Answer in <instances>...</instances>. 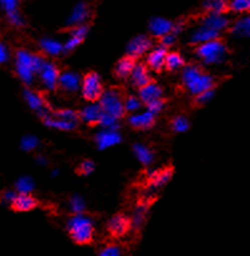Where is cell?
<instances>
[{"instance_id":"1","label":"cell","mask_w":250,"mask_h":256,"mask_svg":"<svg viewBox=\"0 0 250 256\" xmlns=\"http://www.w3.org/2000/svg\"><path fill=\"white\" fill-rule=\"evenodd\" d=\"M44 59L41 56L21 49L16 54V72L21 80L26 84H32L34 78L41 70Z\"/></svg>"},{"instance_id":"2","label":"cell","mask_w":250,"mask_h":256,"mask_svg":"<svg viewBox=\"0 0 250 256\" xmlns=\"http://www.w3.org/2000/svg\"><path fill=\"white\" fill-rule=\"evenodd\" d=\"M67 230L71 238L77 245H88L93 241L95 226H93V221L88 216L82 215V214L74 215L68 221Z\"/></svg>"},{"instance_id":"3","label":"cell","mask_w":250,"mask_h":256,"mask_svg":"<svg viewBox=\"0 0 250 256\" xmlns=\"http://www.w3.org/2000/svg\"><path fill=\"white\" fill-rule=\"evenodd\" d=\"M182 83L190 94L197 96L205 90H214V80L211 76L202 72L196 66H189L182 73Z\"/></svg>"},{"instance_id":"4","label":"cell","mask_w":250,"mask_h":256,"mask_svg":"<svg viewBox=\"0 0 250 256\" xmlns=\"http://www.w3.org/2000/svg\"><path fill=\"white\" fill-rule=\"evenodd\" d=\"M43 118L47 127L59 131H72L78 124L79 114L73 110H61L57 112H48Z\"/></svg>"},{"instance_id":"5","label":"cell","mask_w":250,"mask_h":256,"mask_svg":"<svg viewBox=\"0 0 250 256\" xmlns=\"http://www.w3.org/2000/svg\"><path fill=\"white\" fill-rule=\"evenodd\" d=\"M98 104L102 108V112L105 114L115 117L116 120H120L125 114V107H123V97L121 92L116 88H110L107 90H103L102 96L98 100Z\"/></svg>"},{"instance_id":"6","label":"cell","mask_w":250,"mask_h":256,"mask_svg":"<svg viewBox=\"0 0 250 256\" xmlns=\"http://www.w3.org/2000/svg\"><path fill=\"white\" fill-rule=\"evenodd\" d=\"M226 46L220 39L206 42L197 46V56L205 64H217L221 63L226 56Z\"/></svg>"},{"instance_id":"7","label":"cell","mask_w":250,"mask_h":256,"mask_svg":"<svg viewBox=\"0 0 250 256\" xmlns=\"http://www.w3.org/2000/svg\"><path fill=\"white\" fill-rule=\"evenodd\" d=\"M81 90L87 102H98L103 93V84L100 76L95 72L86 74L81 80Z\"/></svg>"},{"instance_id":"8","label":"cell","mask_w":250,"mask_h":256,"mask_svg":"<svg viewBox=\"0 0 250 256\" xmlns=\"http://www.w3.org/2000/svg\"><path fill=\"white\" fill-rule=\"evenodd\" d=\"M91 18V6L85 0H81L76 6H73V9L69 13L68 18H67V26H83V24L87 23L88 19Z\"/></svg>"},{"instance_id":"9","label":"cell","mask_w":250,"mask_h":256,"mask_svg":"<svg viewBox=\"0 0 250 256\" xmlns=\"http://www.w3.org/2000/svg\"><path fill=\"white\" fill-rule=\"evenodd\" d=\"M38 74L39 77H41L42 83H43V86L47 88V90H54L57 87H58L59 70L54 63L44 60L43 66H42Z\"/></svg>"},{"instance_id":"10","label":"cell","mask_w":250,"mask_h":256,"mask_svg":"<svg viewBox=\"0 0 250 256\" xmlns=\"http://www.w3.org/2000/svg\"><path fill=\"white\" fill-rule=\"evenodd\" d=\"M108 232L113 236V238H123L128 234V231L132 228L131 225V218L125 214H117L113 216L108 222Z\"/></svg>"},{"instance_id":"11","label":"cell","mask_w":250,"mask_h":256,"mask_svg":"<svg viewBox=\"0 0 250 256\" xmlns=\"http://www.w3.org/2000/svg\"><path fill=\"white\" fill-rule=\"evenodd\" d=\"M152 48V40L147 36H137L128 43L127 56L132 59L145 56Z\"/></svg>"},{"instance_id":"12","label":"cell","mask_w":250,"mask_h":256,"mask_svg":"<svg viewBox=\"0 0 250 256\" xmlns=\"http://www.w3.org/2000/svg\"><path fill=\"white\" fill-rule=\"evenodd\" d=\"M148 29H150V33L153 36H156V38H162L166 34L172 33V30H174V22L162 18V16H155V18H152L150 20Z\"/></svg>"},{"instance_id":"13","label":"cell","mask_w":250,"mask_h":256,"mask_svg":"<svg viewBox=\"0 0 250 256\" xmlns=\"http://www.w3.org/2000/svg\"><path fill=\"white\" fill-rule=\"evenodd\" d=\"M172 174H174V171H172L171 167H166V168L161 170V171L150 172L147 177L148 190H158L163 187L171 180Z\"/></svg>"},{"instance_id":"14","label":"cell","mask_w":250,"mask_h":256,"mask_svg":"<svg viewBox=\"0 0 250 256\" xmlns=\"http://www.w3.org/2000/svg\"><path fill=\"white\" fill-rule=\"evenodd\" d=\"M201 24L214 29L217 33L221 34L225 29L229 28V18L225 16V13H206L202 18Z\"/></svg>"},{"instance_id":"15","label":"cell","mask_w":250,"mask_h":256,"mask_svg":"<svg viewBox=\"0 0 250 256\" xmlns=\"http://www.w3.org/2000/svg\"><path fill=\"white\" fill-rule=\"evenodd\" d=\"M24 98H26V102L28 103L31 110H33L34 112L38 113L41 117H44V116L49 112L48 104H47L44 98L42 97L39 93L34 92V90H27L26 92H24Z\"/></svg>"},{"instance_id":"16","label":"cell","mask_w":250,"mask_h":256,"mask_svg":"<svg viewBox=\"0 0 250 256\" xmlns=\"http://www.w3.org/2000/svg\"><path fill=\"white\" fill-rule=\"evenodd\" d=\"M162 88L153 82H150L146 86H143V87H141L140 92H138V98H140L141 103L146 106L157 100H162Z\"/></svg>"},{"instance_id":"17","label":"cell","mask_w":250,"mask_h":256,"mask_svg":"<svg viewBox=\"0 0 250 256\" xmlns=\"http://www.w3.org/2000/svg\"><path fill=\"white\" fill-rule=\"evenodd\" d=\"M88 34V26L83 24V26H73L71 30V34H69L68 40L66 42V44L63 46L64 50L71 52L73 49H76L77 46H81L83 43V40L86 39Z\"/></svg>"},{"instance_id":"18","label":"cell","mask_w":250,"mask_h":256,"mask_svg":"<svg viewBox=\"0 0 250 256\" xmlns=\"http://www.w3.org/2000/svg\"><path fill=\"white\" fill-rule=\"evenodd\" d=\"M128 123L136 130H148L155 124V114L150 110L135 112L128 118Z\"/></svg>"},{"instance_id":"19","label":"cell","mask_w":250,"mask_h":256,"mask_svg":"<svg viewBox=\"0 0 250 256\" xmlns=\"http://www.w3.org/2000/svg\"><path fill=\"white\" fill-rule=\"evenodd\" d=\"M121 142V134H118L117 130H107L105 128L103 131L96 136V144H97L98 148L106 150L110 147L116 146Z\"/></svg>"},{"instance_id":"20","label":"cell","mask_w":250,"mask_h":256,"mask_svg":"<svg viewBox=\"0 0 250 256\" xmlns=\"http://www.w3.org/2000/svg\"><path fill=\"white\" fill-rule=\"evenodd\" d=\"M167 50L163 46H157V48L152 49L150 53L147 54V58H146V67H148L150 70H155V72H160L161 70L165 68V59Z\"/></svg>"},{"instance_id":"21","label":"cell","mask_w":250,"mask_h":256,"mask_svg":"<svg viewBox=\"0 0 250 256\" xmlns=\"http://www.w3.org/2000/svg\"><path fill=\"white\" fill-rule=\"evenodd\" d=\"M103 112L98 102H90L79 113V120H82L87 124H98Z\"/></svg>"},{"instance_id":"22","label":"cell","mask_w":250,"mask_h":256,"mask_svg":"<svg viewBox=\"0 0 250 256\" xmlns=\"http://www.w3.org/2000/svg\"><path fill=\"white\" fill-rule=\"evenodd\" d=\"M81 77L74 72H64L59 74L58 86L67 93H74L81 90Z\"/></svg>"},{"instance_id":"23","label":"cell","mask_w":250,"mask_h":256,"mask_svg":"<svg viewBox=\"0 0 250 256\" xmlns=\"http://www.w3.org/2000/svg\"><path fill=\"white\" fill-rule=\"evenodd\" d=\"M219 36H220V33H217L216 30L204 26V24H200V26L191 33V38H190V40H191V43L197 44V46H199V44L206 43V42L219 39Z\"/></svg>"},{"instance_id":"24","label":"cell","mask_w":250,"mask_h":256,"mask_svg":"<svg viewBox=\"0 0 250 256\" xmlns=\"http://www.w3.org/2000/svg\"><path fill=\"white\" fill-rule=\"evenodd\" d=\"M130 80L131 83L137 88H141L143 87V86L147 84V83L152 82V80H151V74L148 68L146 67L145 64L141 63L135 64V67H133L132 72H131Z\"/></svg>"},{"instance_id":"25","label":"cell","mask_w":250,"mask_h":256,"mask_svg":"<svg viewBox=\"0 0 250 256\" xmlns=\"http://www.w3.org/2000/svg\"><path fill=\"white\" fill-rule=\"evenodd\" d=\"M37 205L38 202L31 194H17L11 206L18 212H28V211L34 210Z\"/></svg>"},{"instance_id":"26","label":"cell","mask_w":250,"mask_h":256,"mask_svg":"<svg viewBox=\"0 0 250 256\" xmlns=\"http://www.w3.org/2000/svg\"><path fill=\"white\" fill-rule=\"evenodd\" d=\"M230 32L236 38H249L250 34V18L249 16L244 14V16H240L239 19L232 23V26H230Z\"/></svg>"},{"instance_id":"27","label":"cell","mask_w":250,"mask_h":256,"mask_svg":"<svg viewBox=\"0 0 250 256\" xmlns=\"http://www.w3.org/2000/svg\"><path fill=\"white\" fill-rule=\"evenodd\" d=\"M135 59H132L131 56H125V58L121 59L120 62L116 66L115 73L120 80H126V78H130L131 72H132L133 67H135Z\"/></svg>"},{"instance_id":"28","label":"cell","mask_w":250,"mask_h":256,"mask_svg":"<svg viewBox=\"0 0 250 256\" xmlns=\"http://www.w3.org/2000/svg\"><path fill=\"white\" fill-rule=\"evenodd\" d=\"M41 48L42 50L46 54L52 56H57L64 52L63 48V44L61 42L56 40V39H52V38H43L41 40Z\"/></svg>"},{"instance_id":"29","label":"cell","mask_w":250,"mask_h":256,"mask_svg":"<svg viewBox=\"0 0 250 256\" xmlns=\"http://www.w3.org/2000/svg\"><path fill=\"white\" fill-rule=\"evenodd\" d=\"M185 66V60L182 56L177 52H171V53L166 54L165 59V68L170 72H176V70H181Z\"/></svg>"},{"instance_id":"30","label":"cell","mask_w":250,"mask_h":256,"mask_svg":"<svg viewBox=\"0 0 250 256\" xmlns=\"http://www.w3.org/2000/svg\"><path fill=\"white\" fill-rule=\"evenodd\" d=\"M133 152H135V156L143 166H150L153 162V152L148 148L145 144H137L133 146Z\"/></svg>"},{"instance_id":"31","label":"cell","mask_w":250,"mask_h":256,"mask_svg":"<svg viewBox=\"0 0 250 256\" xmlns=\"http://www.w3.org/2000/svg\"><path fill=\"white\" fill-rule=\"evenodd\" d=\"M229 0H204L202 9L206 13H225Z\"/></svg>"},{"instance_id":"32","label":"cell","mask_w":250,"mask_h":256,"mask_svg":"<svg viewBox=\"0 0 250 256\" xmlns=\"http://www.w3.org/2000/svg\"><path fill=\"white\" fill-rule=\"evenodd\" d=\"M230 13L244 16L250 10V0H229L227 9Z\"/></svg>"},{"instance_id":"33","label":"cell","mask_w":250,"mask_h":256,"mask_svg":"<svg viewBox=\"0 0 250 256\" xmlns=\"http://www.w3.org/2000/svg\"><path fill=\"white\" fill-rule=\"evenodd\" d=\"M146 218H147V206L146 205H138L136 206L135 211L132 214L131 218V225L133 228H141L145 222Z\"/></svg>"},{"instance_id":"34","label":"cell","mask_w":250,"mask_h":256,"mask_svg":"<svg viewBox=\"0 0 250 256\" xmlns=\"http://www.w3.org/2000/svg\"><path fill=\"white\" fill-rule=\"evenodd\" d=\"M16 188L18 194H31L34 188V182L31 177H22L16 184Z\"/></svg>"},{"instance_id":"35","label":"cell","mask_w":250,"mask_h":256,"mask_svg":"<svg viewBox=\"0 0 250 256\" xmlns=\"http://www.w3.org/2000/svg\"><path fill=\"white\" fill-rule=\"evenodd\" d=\"M171 127L175 132L177 134H182V132H186L190 127L189 120H187L185 116H177L172 120Z\"/></svg>"},{"instance_id":"36","label":"cell","mask_w":250,"mask_h":256,"mask_svg":"<svg viewBox=\"0 0 250 256\" xmlns=\"http://www.w3.org/2000/svg\"><path fill=\"white\" fill-rule=\"evenodd\" d=\"M141 100L140 98L136 97V96H130L126 100H123V107H125V112H130V113H135L137 112L138 110L141 108Z\"/></svg>"},{"instance_id":"37","label":"cell","mask_w":250,"mask_h":256,"mask_svg":"<svg viewBox=\"0 0 250 256\" xmlns=\"http://www.w3.org/2000/svg\"><path fill=\"white\" fill-rule=\"evenodd\" d=\"M39 146V140L37 138L36 136H32V134H28V136H24L22 138L21 147L23 148V151H33L37 147Z\"/></svg>"},{"instance_id":"38","label":"cell","mask_w":250,"mask_h":256,"mask_svg":"<svg viewBox=\"0 0 250 256\" xmlns=\"http://www.w3.org/2000/svg\"><path fill=\"white\" fill-rule=\"evenodd\" d=\"M69 208H71L72 212H74V215H77V214H82L85 211L86 204L81 196H73L71 198V201H69Z\"/></svg>"},{"instance_id":"39","label":"cell","mask_w":250,"mask_h":256,"mask_svg":"<svg viewBox=\"0 0 250 256\" xmlns=\"http://www.w3.org/2000/svg\"><path fill=\"white\" fill-rule=\"evenodd\" d=\"M19 4L21 0H0V9L6 12V14H11L19 10Z\"/></svg>"},{"instance_id":"40","label":"cell","mask_w":250,"mask_h":256,"mask_svg":"<svg viewBox=\"0 0 250 256\" xmlns=\"http://www.w3.org/2000/svg\"><path fill=\"white\" fill-rule=\"evenodd\" d=\"M7 18H8V22L16 28H23L26 26V20H24L23 16L19 10L13 12L11 14H7Z\"/></svg>"},{"instance_id":"41","label":"cell","mask_w":250,"mask_h":256,"mask_svg":"<svg viewBox=\"0 0 250 256\" xmlns=\"http://www.w3.org/2000/svg\"><path fill=\"white\" fill-rule=\"evenodd\" d=\"M100 256H122V251L120 246L110 244L100 251Z\"/></svg>"},{"instance_id":"42","label":"cell","mask_w":250,"mask_h":256,"mask_svg":"<svg viewBox=\"0 0 250 256\" xmlns=\"http://www.w3.org/2000/svg\"><path fill=\"white\" fill-rule=\"evenodd\" d=\"M195 102H196V104L199 106H204L206 104V103H209L210 100L214 98V90H205V92L200 93V94L195 96Z\"/></svg>"},{"instance_id":"43","label":"cell","mask_w":250,"mask_h":256,"mask_svg":"<svg viewBox=\"0 0 250 256\" xmlns=\"http://www.w3.org/2000/svg\"><path fill=\"white\" fill-rule=\"evenodd\" d=\"M93 171H95V164H93L92 161H90V160L83 161L78 167V172L81 174H83V176H88V174H92Z\"/></svg>"},{"instance_id":"44","label":"cell","mask_w":250,"mask_h":256,"mask_svg":"<svg viewBox=\"0 0 250 256\" xmlns=\"http://www.w3.org/2000/svg\"><path fill=\"white\" fill-rule=\"evenodd\" d=\"M161 39V46H163V48H170V46H174L175 43H176V39H177V36L175 33H169L166 34V36H163Z\"/></svg>"},{"instance_id":"45","label":"cell","mask_w":250,"mask_h":256,"mask_svg":"<svg viewBox=\"0 0 250 256\" xmlns=\"http://www.w3.org/2000/svg\"><path fill=\"white\" fill-rule=\"evenodd\" d=\"M163 106H165V100H155V102H151L147 104V110H150L151 113H153V114H157V113H160L161 110H163Z\"/></svg>"},{"instance_id":"46","label":"cell","mask_w":250,"mask_h":256,"mask_svg":"<svg viewBox=\"0 0 250 256\" xmlns=\"http://www.w3.org/2000/svg\"><path fill=\"white\" fill-rule=\"evenodd\" d=\"M9 56H11V54H9L8 46L0 42V64L7 63L9 60Z\"/></svg>"},{"instance_id":"47","label":"cell","mask_w":250,"mask_h":256,"mask_svg":"<svg viewBox=\"0 0 250 256\" xmlns=\"http://www.w3.org/2000/svg\"><path fill=\"white\" fill-rule=\"evenodd\" d=\"M17 194L13 191H8L6 192L3 195V198H2V202L4 204V205H12V202H13V200L16 198Z\"/></svg>"},{"instance_id":"48","label":"cell","mask_w":250,"mask_h":256,"mask_svg":"<svg viewBox=\"0 0 250 256\" xmlns=\"http://www.w3.org/2000/svg\"><path fill=\"white\" fill-rule=\"evenodd\" d=\"M37 162H38L39 164H47V160L42 156H39L38 158H37Z\"/></svg>"}]
</instances>
